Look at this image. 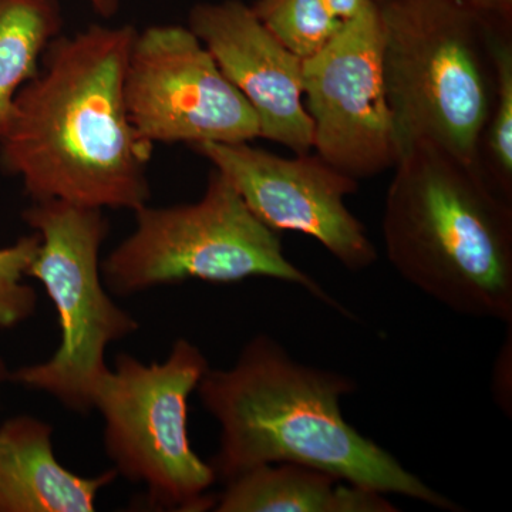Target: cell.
Listing matches in <instances>:
<instances>
[{
    "label": "cell",
    "mask_w": 512,
    "mask_h": 512,
    "mask_svg": "<svg viewBox=\"0 0 512 512\" xmlns=\"http://www.w3.org/2000/svg\"><path fill=\"white\" fill-rule=\"evenodd\" d=\"M109 291L134 295L158 285L234 284L271 278L299 285L345 312L315 279L286 258L279 232L266 227L217 168L200 201L136 211V228L101 264Z\"/></svg>",
    "instance_id": "5"
},
{
    "label": "cell",
    "mask_w": 512,
    "mask_h": 512,
    "mask_svg": "<svg viewBox=\"0 0 512 512\" xmlns=\"http://www.w3.org/2000/svg\"><path fill=\"white\" fill-rule=\"evenodd\" d=\"M37 232L0 248V328H15L36 311L35 289L23 282L39 249Z\"/></svg>",
    "instance_id": "17"
},
{
    "label": "cell",
    "mask_w": 512,
    "mask_h": 512,
    "mask_svg": "<svg viewBox=\"0 0 512 512\" xmlns=\"http://www.w3.org/2000/svg\"><path fill=\"white\" fill-rule=\"evenodd\" d=\"M128 119L151 144L251 143L258 117L190 28L136 33L124 73Z\"/></svg>",
    "instance_id": "8"
},
{
    "label": "cell",
    "mask_w": 512,
    "mask_h": 512,
    "mask_svg": "<svg viewBox=\"0 0 512 512\" xmlns=\"http://www.w3.org/2000/svg\"><path fill=\"white\" fill-rule=\"evenodd\" d=\"M382 49V19L375 2L303 59V101L313 123L312 151L357 181L392 170L400 160L384 87Z\"/></svg>",
    "instance_id": "9"
},
{
    "label": "cell",
    "mask_w": 512,
    "mask_h": 512,
    "mask_svg": "<svg viewBox=\"0 0 512 512\" xmlns=\"http://www.w3.org/2000/svg\"><path fill=\"white\" fill-rule=\"evenodd\" d=\"M490 28L512 30V0H460Z\"/></svg>",
    "instance_id": "18"
},
{
    "label": "cell",
    "mask_w": 512,
    "mask_h": 512,
    "mask_svg": "<svg viewBox=\"0 0 512 512\" xmlns=\"http://www.w3.org/2000/svg\"><path fill=\"white\" fill-rule=\"evenodd\" d=\"M400 157L430 141L478 168L495 69L491 28L460 0H376Z\"/></svg>",
    "instance_id": "4"
},
{
    "label": "cell",
    "mask_w": 512,
    "mask_h": 512,
    "mask_svg": "<svg viewBox=\"0 0 512 512\" xmlns=\"http://www.w3.org/2000/svg\"><path fill=\"white\" fill-rule=\"evenodd\" d=\"M101 208L63 200L33 201L23 220L39 234L40 245L26 276L45 286L59 316L62 340L55 355L20 367L9 380L40 390L67 409L93 410L94 392L109 370L110 343L133 335L138 322L106 292L100 249L109 235Z\"/></svg>",
    "instance_id": "6"
},
{
    "label": "cell",
    "mask_w": 512,
    "mask_h": 512,
    "mask_svg": "<svg viewBox=\"0 0 512 512\" xmlns=\"http://www.w3.org/2000/svg\"><path fill=\"white\" fill-rule=\"evenodd\" d=\"M298 464H265L227 481L218 512H393L379 491Z\"/></svg>",
    "instance_id": "13"
},
{
    "label": "cell",
    "mask_w": 512,
    "mask_h": 512,
    "mask_svg": "<svg viewBox=\"0 0 512 512\" xmlns=\"http://www.w3.org/2000/svg\"><path fill=\"white\" fill-rule=\"evenodd\" d=\"M322 2L330 16L343 25L375 5L376 0H322Z\"/></svg>",
    "instance_id": "20"
},
{
    "label": "cell",
    "mask_w": 512,
    "mask_h": 512,
    "mask_svg": "<svg viewBox=\"0 0 512 512\" xmlns=\"http://www.w3.org/2000/svg\"><path fill=\"white\" fill-rule=\"evenodd\" d=\"M387 259L458 315L512 320V202L474 165L430 141L394 167L383 212Z\"/></svg>",
    "instance_id": "3"
},
{
    "label": "cell",
    "mask_w": 512,
    "mask_h": 512,
    "mask_svg": "<svg viewBox=\"0 0 512 512\" xmlns=\"http://www.w3.org/2000/svg\"><path fill=\"white\" fill-rule=\"evenodd\" d=\"M10 372L8 366H6L5 360L0 357V392H2L3 383L8 382Z\"/></svg>",
    "instance_id": "22"
},
{
    "label": "cell",
    "mask_w": 512,
    "mask_h": 512,
    "mask_svg": "<svg viewBox=\"0 0 512 512\" xmlns=\"http://www.w3.org/2000/svg\"><path fill=\"white\" fill-rule=\"evenodd\" d=\"M495 84L478 170L500 197L512 202V30L491 28Z\"/></svg>",
    "instance_id": "15"
},
{
    "label": "cell",
    "mask_w": 512,
    "mask_h": 512,
    "mask_svg": "<svg viewBox=\"0 0 512 512\" xmlns=\"http://www.w3.org/2000/svg\"><path fill=\"white\" fill-rule=\"evenodd\" d=\"M97 15L103 18H113L120 8V0H87Z\"/></svg>",
    "instance_id": "21"
},
{
    "label": "cell",
    "mask_w": 512,
    "mask_h": 512,
    "mask_svg": "<svg viewBox=\"0 0 512 512\" xmlns=\"http://www.w3.org/2000/svg\"><path fill=\"white\" fill-rule=\"evenodd\" d=\"M136 29L92 25L57 36L0 134V167L33 201L130 210L150 200L154 144L128 119L124 73Z\"/></svg>",
    "instance_id": "1"
},
{
    "label": "cell",
    "mask_w": 512,
    "mask_h": 512,
    "mask_svg": "<svg viewBox=\"0 0 512 512\" xmlns=\"http://www.w3.org/2000/svg\"><path fill=\"white\" fill-rule=\"evenodd\" d=\"M94 392L104 420V447L114 470L146 485L148 500L163 510L214 508L208 490L217 481L195 453L188 434V399L210 369L190 340L178 339L163 363L144 365L120 355Z\"/></svg>",
    "instance_id": "7"
},
{
    "label": "cell",
    "mask_w": 512,
    "mask_h": 512,
    "mask_svg": "<svg viewBox=\"0 0 512 512\" xmlns=\"http://www.w3.org/2000/svg\"><path fill=\"white\" fill-rule=\"evenodd\" d=\"M249 6L262 25L302 59L322 49L342 28L322 0H255Z\"/></svg>",
    "instance_id": "16"
},
{
    "label": "cell",
    "mask_w": 512,
    "mask_h": 512,
    "mask_svg": "<svg viewBox=\"0 0 512 512\" xmlns=\"http://www.w3.org/2000/svg\"><path fill=\"white\" fill-rule=\"evenodd\" d=\"M188 28L258 117L261 138L293 154L313 148V123L303 101V59L282 45L241 0L198 3Z\"/></svg>",
    "instance_id": "11"
},
{
    "label": "cell",
    "mask_w": 512,
    "mask_h": 512,
    "mask_svg": "<svg viewBox=\"0 0 512 512\" xmlns=\"http://www.w3.org/2000/svg\"><path fill=\"white\" fill-rule=\"evenodd\" d=\"M191 148L231 181L266 227L315 238L349 271H363L377 261L365 227L345 204L359 181L315 151L282 157L249 143H200Z\"/></svg>",
    "instance_id": "10"
},
{
    "label": "cell",
    "mask_w": 512,
    "mask_h": 512,
    "mask_svg": "<svg viewBox=\"0 0 512 512\" xmlns=\"http://www.w3.org/2000/svg\"><path fill=\"white\" fill-rule=\"evenodd\" d=\"M511 333L497 357L494 369V396L498 406L511 416Z\"/></svg>",
    "instance_id": "19"
},
{
    "label": "cell",
    "mask_w": 512,
    "mask_h": 512,
    "mask_svg": "<svg viewBox=\"0 0 512 512\" xmlns=\"http://www.w3.org/2000/svg\"><path fill=\"white\" fill-rule=\"evenodd\" d=\"M53 427L19 416L0 426V512H92L101 488L119 476L109 470L82 477L60 464Z\"/></svg>",
    "instance_id": "12"
},
{
    "label": "cell",
    "mask_w": 512,
    "mask_h": 512,
    "mask_svg": "<svg viewBox=\"0 0 512 512\" xmlns=\"http://www.w3.org/2000/svg\"><path fill=\"white\" fill-rule=\"evenodd\" d=\"M62 25L57 0H0V134L16 96L39 72L43 53Z\"/></svg>",
    "instance_id": "14"
},
{
    "label": "cell",
    "mask_w": 512,
    "mask_h": 512,
    "mask_svg": "<svg viewBox=\"0 0 512 512\" xmlns=\"http://www.w3.org/2000/svg\"><path fill=\"white\" fill-rule=\"evenodd\" d=\"M355 390L348 376L302 365L276 340L255 336L231 369H208L197 386L202 406L221 427L210 463L217 478L229 481L265 464H298L343 483L460 511L350 426L340 402Z\"/></svg>",
    "instance_id": "2"
}]
</instances>
